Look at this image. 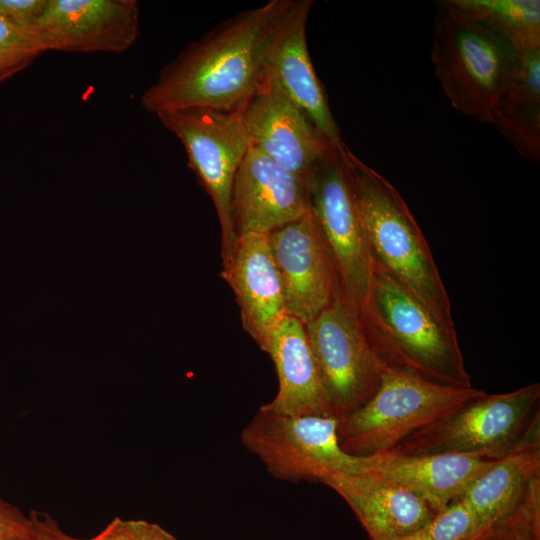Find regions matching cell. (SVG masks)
<instances>
[{"label": "cell", "instance_id": "obj_1", "mask_svg": "<svg viewBox=\"0 0 540 540\" xmlns=\"http://www.w3.org/2000/svg\"><path fill=\"white\" fill-rule=\"evenodd\" d=\"M293 0H270L236 13L190 42L143 93L142 107L155 115L207 108L240 109L262 80L269 37Z\"/></svg>", "mask_w": 540, "mask_h": 540}, {"label": "cell", "instance_id": "obj_2", "mask_svg": "<svg viewBox=\"0 0 540 540\" xmlns=\"http://www.w3.org/2000/svg\"><path fill=\"white\" fill-rule=\"evenodd\" d=\"M342 156L374 265L455 329L451 302L429 244L397 189L344 143Z\"/></svg>", "mask_w": 540, "mask_h": 540}, {"label": "cell", "instance_id": "obj_3", "mask_svg": "<svg viewBox=\"0 0 540 540\" xmlns=\"http://www.w3.org/2000/svg\"><path fill=\"white\" fill-rule=\"evenodd\" d=\"M359 317L384 369L440 385L472 387L456 330L444 326L376 265Z\"/></svg>", "mask_w": 540, "mask_h": 540}, {"label": "cell", "instance_id": "obj_4", "mask_svg": "<svg viewBox=\"0 0 540 540\" xmlns=\"http://www.w3.org/2000/svg\"><path fill=\"white\" fill-rule=\"evenodd\" d=\"M540 384L483 394L408 437L393 455L455 453L500 460L540 446Z\"/></svg>", "mask_w": 540, "mask_h": 540}, {"label": "cell", "instance_id": "obj_5", "mask_svg": "<svg viewBox=\"0 0 540 540\" xmlns=\"http://www.w3.org/2000/svg\"><path fill=\"white\" fill-rule=\"evenodd\" d=\"M485 393L385 368L371 398L339 420L340 445L358 457L389 453L411 435Z\"/></svg>", "mask_w": 540, "mask_h": 540}, {"label": "cell", "instance_id": "obj_6", "mask_svg": "<svg viewBox=\"0 0 540 540\" xmlns=\"http://www.w3.org/2000/svg\"><path fill=\"white\" fill-rule=\"evenodd\" d=\"M438 6L430 51L435 76L455 110L490 124L520 54L488 28Z\"/></svg>", "mask_w": 540, "mask_h": 540}, {"label": "cell", "instance_id": "obj_7", "mask_svg": "<svg viewBox=\"0 0 540 540\" xmlns=\"http://www.w3.org/2000/svg\"><path fill=\"white\" fill-rule=\"evenodd\" d=\"M339 419L332 415H290L262 405L241 431L243 446L275 478L318 481L328 473L368 472L374 456L345 452L338 438Z\"/></svg>", "mask_w": 540, "mask_h": 540}, {"label": "cell", "instance_id": "obj_8", "mask_svg": "<svg viewBox=\"0 0 540 540\" xmlns=\"http://www.w3.org/2000/svg\"><path fill=\"white\" fill-rule=\"evenodd\" d=\"M156 116L182 143L188 166L212 200L220 223L221 258L225 265L238 237L231 207L234 180L249 149L240 111L189 108Z\"/></svg>", "mask_w": 540, "mask_h": 540}, {"label": "cell", "instance_id": "obj_9", "mask_svg": "<svg viewBox=\"0 0 540 540\" xmlns=\"http://www.w3.org/2000/svg\"><path fill=\"white\" fill-rule=\"evenodd\" d=\"M343 145L331 147L309 173V211L331 256L340 290L360 313L374 263L343 160Z\"/></svg>", "mask_w": 540, "mask_h": 540}, {"label": "cell", "instance_id": "obj_10", "mask_svg": "<svg viewBox=\"0 0 540 540\" xmlns=\"http://www.w3.org/2000/svg\"><path fill=\"white\" fill-rule=\"evenodd\" d=\"M305 328L332 413L340 420L371 398L384 368L367 340L359 313L341 290Z\"/></svg>", "mask_w": 540, "mask_h": 540}, {"label": "cell", "instance_id": "obj_11", "mask_svg": "<svg viewBox=\"0 0 540 540\" xmlns=\"http://www.w3.org/2000/svg\"><path fill=\"white\" fill-rule=\"evenodd\" d=\"M312 0H293L267 42L262 79L278 88L334 146L342 141L322 82L312 64L306 27Z\"/></svg>", "mask_w": 540, "mask_h": 540}, {"label": "cell", "instance_id": "obj_12", "mask_svg": "<svg viewBox=\"0 0 540 540\" xmlns=\"http://www.w3.org/2000/svg\"><path fill=\"white\" fill-rule=\"evenodd\" d=\"M268 241L286 313L306 324L326 309L340 290L321 232L309 212L270 232Z\"/></svg>", "mask_w": 540, "mask_h": 540}, {"label": "cell", "instance_id": "obj_13", "mask_svg": "<svg viewBox=\"0 0 540 540\" xmlns=\"http://www.w3.org/2000/svg\"><path fill=\"white\" fill-rule=\"evenodd\" d=\"M35 34L49 50L122 53L140 34L136 0H48Z\"/></svg>", "mask_w": 540, "mask_h": 540}, {"label": "cell", "instance_id": "obj_14", "mask_svg": "<svg viewBox=\"0 0 540 540\" xmlns=\"http://www.w3.org/2000/svg\"><path fill=\"white\" fill-rule=\"evenodd\" d=\"M239 111L249 147L295 174L308 177L334 146L265 79Z\"/></svg>", "mask_w": 540, "mask_h": 540}, {"label": "cell", "instance_id": "obj_15", "mask_svg": "<svg viewBox=\"0 0 540 540\" xmlns=\"http://www.w3.org/2000/svg\"><path fill=\"white\" fill-rule=\"evenodd\" d=\"M461 501L476 522L473 535L495 527L540 531V446L496 460Z\"/></svg>", "mask_w": 540, "mask_h": 540}, {"label": "cell", "instance_id": "obj_16", "mask_svg": "<svg viewBox=\"0 0 540 540\" xmlns=\"http://www.w3.org/2000/svg\"><path fill=\"white\" fill-rule=\"evenodd\" d=\"M231 207L237 235L269 234L310 212L308 177L249 147L235 176Z\"/></svg>", "mask_w": 540, "mask_h": 540}, {"label": "cell", "instance_id": "obj_17", "mask_svg": "<svg viewBox=\"0 0 540 540\" xmlns=\"http://www.w3.org/2000/svg\"><path fill=\"white\" fill-rule=\"evenodd\" d=\"M222 277L234 292L243 328L266 353L274 331L287 315L268 234H238Z\"/></svg>", "mask_w": 540, "mask_h": 540}, {"label": "cell", "instance_id": "obj_18", "mask_svg": "<svg viewBox=\"0 0 540 540\" xmlns=\"http://www.w3.org/2000/svg\"><path fill=\"white\" fill-rule=\"evenodd\" d=\"M320 482L347 502L372 540L409 534L436 515L408 489L368 472H332Z\"/></svg>", "mask_w": 540, "mask_h": 540}, {"label": "cell", "instance_id": "obj_19", "mask_svg": "<svg viewBox=\"0 0 540 540\" xmlns=\"http://www.w3.org/2000/svg\"><path fill=\"white\" fill-rule=\"evenodd\" d=\"M495 461L455 453L382 454L374 456L368 473L408 489L437 514L461 500Z\"/></svg>", "mask_w": 540, "mask_h": 540}, {"label": "cell", "instance_id": "obj_20", "mask_svg": "<svg viewBox=\"0 0 540 540\" xmlns=\"http://www.w3.org/2000/svg\"><path fill=\"white\" fill-rule=\"evenodd\" d=\"M278 376V391L266 404L290 415H333L322 386L305 324L286 315L274 331L266 352Z\"/></svg>", "mask_w": 540, "mask_h": 540}, {"label": "cell", "instance_id": "obj_21", "mask_svg": "<svg viewBox=\"0 0 540 540\" xmlns=\"http://www.w3.org/2000/svg\"><path fill=\"white\" fill-rule=\"evenodd\" d=\"M490 124L516 151L540 162V47L520 54L517 67L494 103Z\"/></svg>", "mask_w": 540, "mask_h": 540}, {"label": "cell", "instance_id": "obj_22", "mask_svg": "<svg viewBox=\"0 0 540 540\" xmlns=\"http://www.w3.org/2000/svg\"><path fill=\"white\" fill-rule=\"evenodd\" d=\"M439 5L493 31L518 54L540 47L539 0H445Z\"/></svg>", "mask_w": 540, "mask_h": 540}, {"label": "cell", "instance_id": "obj_23", "mask_svg": "<svg viewBox=\"0 0 540 540\" xmlns=\"http://www.w3.org/2000/svg\"><path fill=\"white\" fill-rule=\"evenodd\" d=\"M44 50L37 37L0 14V84L26 69Z\"/></svg>", "mask_w": 540, "mask_h": 540}, {"label": "cell", "instance_id": "obj_24", "mask_svg": "<svg viewBox=\"0 0 540 540\" xmlns=\"http://www.w3.org/2000/svg\"><path fill=\"white\" fill-rule=\"evenodd\" d=\"M476 522L461 500L437 513L423 527L388 540H466L476 532Z\"/></svg>", "mask_w": 540, "mask_h": 540}, {"label": "cell", "instance_id": "obj_25", "mask_svg": "<svg viewBox=\"0 0 540 540\" xmlns=\"http://www.w3.org/2000/svg\"><path fill=\"white\" fill-rule=\"evenodd\" d=\"M48 0H0V14L17 27L35 34Z\"/></svg>", "mask_w": 540, "mask_h": 540}, {"label": "cell", "instance_id": "obj_26", "mask_svg": "<svg viewBox=\"0 0 540 540\" xmlns=\"http://www.w3.org/2000/svg\"><path fill=\"white\" fill-rule=\"evenodd\" d=\"M32 532L29 516L0 498V538L30 540Z\"/></svg>", "mask_w": 540, "mask_h": 540}, {"label": "cell", "instance_id": "obj_27", "mask_svg": "<svg viewBox=\"0 0 540 540\" xmlns=\"http://www.w3.org/2000/svg\"><path fill=\"white\" fill-rule=\"evenodd\" d=\"M28 516L33 526L30 540H73L50 514L33 510Z\"/></svg>", "mask_w": 540, "mask_h": 540}, {"label": "cell", "instance_id": "obj_28", "mask_svg": "<svg viewBox=\"0 0 540 540\" xmlns=\"http://www.w3.org/2000/svg\"><path fill=\"white\" fill-rule=\"evenodd\" d=\"M130 540H176L160 525L143 519L127 520Z\"/></svg>", "mask_w": 540, "mask_h": 540}, {"label": "cell", "instance_id": "obj_29", "mask_svg": "<svg viewBox=\"0 0 540 540\" xmlns=\"http://www.w3.org/2000/svg\"><path fill=\"white\" fill-rule=\"evenodd\" d=\"M466 540H540V535L500 527L486 529Z\"/></svg>", "mask_w": 540, "mask_h": 540}, {"label": "cell", "instance_id": "obj_30", "mask_svg": "<svg viewBox=\"0 0 540 540\" xmlns=\"http://www.w3.org/2000/svg\"><path fill=\"white\" fill-rule=\"evenodd\" d=\"M73 540H130L127 520L115 517L100 533L89 539Z\"/></svg>", "mask_w": 540, "mask_h": 540}, {"label": "cell", "instance_id": "obj_31", "mask_svg": "<svg viewBox=\"0 0 540 540\" xmlns=\"http://www.w3.org/2000/svg\"><path fill=\"white\" fill-rule=\"evenodd\" d=\"M0 540H13V539H2V538H0Z\"/></svg>", "mask_w": 540, "mask_h": 540}]
</instances>
